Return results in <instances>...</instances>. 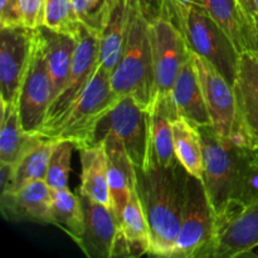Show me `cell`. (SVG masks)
<instances>
[{
  "label": "cell",
  "instance_id": "6da1fadb",
  "mask_svg": "<svg viewBox=\"0 0 258 258\" xmlns=\"http://www.w3.org/2000/svg\"><path fill=\"white\" fill-rule=\"evenodd\" d=\"M188 171L178 159L170 165L136 169V191L150 229V256L171 258L180 231Z\"/></svg>",
  "mask_w": 258,
  "mask_h": 258
},
{
  "label": "cell",
  "instance_id": "e575fe53",
  "mask_svg": "<svg viewBox=\"0 0 258 258\" xmlns=\"http://www.w3.org/2000/svg\"><path fill=\"white\" fill-rule=\"evenodd\" d=\"M24 27L20 0H0V28Z\"/></svg>",
  "mask_w": 258,
  "mask_h": 258
},
{
  "label": "cell",
  "instance_id": "9a60e30c",
  "mask_svg": "<svg viewBox=\"0 0 258 258\" xmlns=\"http://www.w3.org/2000/svg\"><path fill=\"white\" fill-rule=\"evenodd\" d=\"M52 188L45 180L25 184L15 191L0 194V212L10 222L50 224Z\"/></svg>",
  "mask_w": 258,
  "mask_h": 258
},
{
  "label": "cell",
  "instance_id": "7a4b0ae2",
  "mask_svg": "<svg viewBox=\"0 0 258 258\" xmlns=\"http://www.w3.org/2000/svg\"><path fill=\"white\" fill-rule=\"evenodd\" d=\"M203 146V181L217 218V229L236 213L244 174L253 159V149L222 138L213 126H199Z\"/></svg>",
  "mask_w": 258,
  "mask_h": 258
},
{
  "label": "cell",
  "instance_id": "3957f363",
  "mask_svg": "<svg viewBox=\"0 0 258 258\" xmlns=\"http://www.w3.org/2000/svg\"><path fill=\"white\" fill-rule=\"evenodd\" d=\"M180 28L189 50L213 64L234 86L241 53L204 8H174L164 3L163 14Z\"/></svg>",
  "mask_w": 258,
  "mask_h": 258
},
{
  "label": "cell",
  "instance_id": "277c9868",
  "mask_svg": "<svg viewBox=\"0 0 258 258\" xmlns=\"http://www.w3.org/2000/svg\"><path fill=\"white\" fill-rule=\"evenodd\" d=\"M111 85L118 98L130 96L143 107L150 108L153 105L156 88L149 22L144 18L138 0L133 3L125 50L111 73Z\"/></svg>",
  "mask_w": 258,
  "mask_h": 258
},
{
  "label": "cell",
  "instance_id": "cb8c5ba5",
  "mask_svg": "<svg viewBox=\"0 0 258 258\" xmlns=\"http://www.w3.org/2000/svg\"><path fill=\"white\" fill-rule=\"evenodd\" d=\"M233 88L238 121L246 122L258 116V50L241 53Z\"/></svg>",
  "mask_w": 258,
  "mask_h": 258
},
{
  "label": "cell",
  "instance_id": "7402d4cb",
  "mask_svg": "<svg viewBox=\"0 0 258 258\" xmlns=\"http://www.w3.org/2000/svg\"><path fill=\"white\" fill-rule=\"evenodd\" d=\"M133 3L134 0H115L107 24L100 37V63L111 73L125 50L131 25Z\"/></svg>",
  "mask_w": 258,
  "mask_h": 258
},
{
  "label": "cell",
  "instance_id": "ba28073f",
  "mask_svg": "<svg viewBox=\"0 0 258 258\" xmlns=\"http://www.w3.org/2000/svg\"><path fill=\"white\" fill-rule=\"evenodd\" d=\"M149 33L156 95H170L176 77L190 58L191 52L186 45L180 28L165 15L149 23Z\"/></svg>",
  "mask_w": 258,
  "mask_h": 258
},
{
  "label": "cell",
  "instance_id": "836d02e7",
  "mask_svg": "<svg viewBox=\"0 0 258 258\" xmlns=\"http://www.w3.org/2000/svg\"><path fill=\"white\" fill-rule=\"evenodd\" d=\"M45 0H20L23 24L29 29H38L43 24Z\"/></svg>",
  "mask_w": 258,
  "mask_h": 258
},
{
  "label": "cell",
  "instance_id": "d6a6232c",
  "mask_svg": "<svg viewBox=\"0 0 258 258\" xmlns=\"http://www.w3.org/2000/svg\"><path fill=\"white\" fill-rule=\"evenodd\" d=\"M243 20L244 34L249 50H257V5L256 0H237Z\"/></svg>",
  "mask_w": 258,
  "mask_h": 258
},
{
  "label": "cell",
  "instance_id": "30bf717a",
  "mask_svg": "<svg viewBox=\"0 0 258 258\" xmlns=\"http://www.w3.org/2000/svg\"><path fill=\"white\" fill-rule=\"evenodd\" d=\"M98 64H100V38L82 27V30L77 38V47H76L75 58L67 82L50 103L47 118L40 131L54 126L66 115L68 108L88 85Z\"/></svg>",
  "mask_w": 258,
  "mask_h": 258
},
{
  "label": "cell",
  "instance_id": "2e32d148",
  "mask_svg": "<svg viewBox=\"0 0 258 258\" xmlns=\"http://www.w3.org/2000/svg\"><path fill=\"white\" fill-rule=\"evenodd\" d=\"M107 156V181L111 204L117 223L122 219L123 211L136 188V168L120 141L111 135L102 139Z\"/></svg>",
  "mask_w": 258,
  "mask_h": 258
},
{
  "label": "cell",
  "instance_id": "4dcf8cb0",
  "mask_svg": "<svg viewBox=\"0 0 258 258\" xmlns=\"http://www.w3.org/2000/svg\"><path fill=\"white\" fill-rule=\"evenodd\" d=\"M78 19L83 27L97 35L102 34L112 12L115 0H72Z\"/></svg>",
  "mask_w": 258,
  "mask_h": 258
},
{
  "label": "cell",
  "instance_id": "ab89813d",
  "mask_svg": "<svg viewBox=\"0 0 258 258\" xmlns=\"http://www.w3.org/2000/svg\"><path fill=\"white\" fill-rule=\"evenodd\" d=\"M257 5V50H258V0H256Z\"/></svg>",
  "mask_w": 258,
  "mask_h": 258
},
{
  "label": "cell",
  "instance_id": "ac0fdd59",
  "mask_svg": "<svg viewBox=\"0 0 258 258\" xmlns=\"http://www.w3.org/2000/svg\"><path fill=\"white\" fill-rule=\"evenodd\" d=\"M170 95L179 116L197 127L212 125L211 115L204 100L203 90L194 67L191 53L190 58L179 72Z\"/></svg>",
  "mask_w": 258,
  "mask_h": 258
},
{
  "label": "cell",
  "instance_id": "60d3db41",
  "mask_svg": "<svg viewBox=\"0 0 258 258\" xmlns=\"http://www.w3.org/2000/svg\"><path fill=\"white\" fill-rule=\"evenodd\" d=\"M253 153H254V155H256V158H257V160H258V148L253 149Z\"/></svg>",
  "mask_w": 258,
  "mask_h": 258
},
{
  "label": "cell",
  "instance_id": "f35d334b",
  "mask_svg": "<svg viewBox=\"0 0 258 258\" xmlns=\"http://www.w3.org/2000/svg\"><path fill=\"white\" fill-rule=\"evenodd\" d=\"M164 3L173 5L174 8H180V7H190V5H197V7H203V2L202 0H165Z\"/></svg>",
  "mask_w": 258,
  "mask_h": 258
},
{
  "label": "cell",
  "instance_id": "484cf974",
  "mask_svg": "<svg viewBox=\"0 0 258 258\" xmlns=\"http://www.w3.org/2000/svg\"><path fill=\"white\" fill-rule=\"evenodd\" d=\"M50 218L52 226L62 229L76 243L80 242L85 226V213L80 196H76L68 188L52 189Z\"/></svg>",
  "mask_w": 258,
  "mask_h": 258
},
{
  "label": "cell",
  "instance_id": "8fae6325",
  "mask_svg": "<svg viewBox=\"0 0 258 258\" xmlns=\"http://www.w3.org/2000/svg\"><path fill=\"white\" fill-rule=\"evenodd\" d=\"M35 29L0 28V100L18 103L29 67Z\"/></svg>",
  "mask_w": 258,
  "mask_h": 258
},
{
  "label": "cell",
  "instance_id": "4316f807",
  "mask_svg": "<svg viewBox=\"0 0 258 258\" xmlns=\"http://www.w3.org/2000/svg\"><path fill=\"white\" fill-rule=\"evenodd\" d=\"M54 144L55 140L44 138L15 164L14 179L8 191L18 190L25 184L32 183V181L44 180Z\"/></svg>",
  "mask_w": 258,
  "mask_h": 258
},
{
  "label": "cell",
  "instance_id": "e0dca14e",
  "mask_svg": "<svg viewBox=\"0 0 258 258\" xmlns=\"http://www.w3.org/2000/svg\"><path fill=\"white\" fill-rule=\"evenodd\" d=\"M150 229L144 209L141 207L136 188L123 211L118 224L117 237L113 247L112 258H138L150 253Z\"/></svg>",
  "mask_w": 258,
  "mask_h": 258
},
{
  "label": "cell",
  "instance_id": "8d00e7d4",
  "mask_svg": "<svg viewBox=\"0 0 258 258\" xmlns=\"http://www.w3.org/2000/svg\"><path fill=\"white\" fill-rule=\"evenodd\" d=\"M15 164L0 163V194L10 189L14 179Z\"/></svg>",
  "mask_w": 258,
  "mask_h": 258
},
{
  "label": "cell",
  "instance_id": "d590c367",
  "mask_svg": "<svg viewBox=\"0 0 258 258\" xmlns=\"http://www.w3.org/2000/svg\"><path fill=\"white\" fill-rule=\"evenodd\" d=\"M164 2L165 0H138V5L143 13L144 18L149 23L159 19L163 14Z\"/></svg>",
  "mask_w": 258,
  "mask_h": 258
},
{
  "label": "cell",
  "instance_id": "44dd1931",
  "mask_svg": "<svg viewBox=\"0 0 258 258\" xmlns=\"http://www.w3.org/2000/svg\"><path fill=\"white\" fill-rule=\"evenodd\" d=\"M44 139L42 134L28 133L23 127L18 103L2 101L0 163L17 164L30 149Z\"/></svg>",
  "mask_w": 258,
  "mask_h": 258
},
{
  "label": "cell",
  "instance_id": "83f0119b",
  "mask_svg": "<svg viewBox=\"0 0 258 258\" xmlns=\"http://www.w3.org/2000/svg\"><path fill=\"white\" fill-rule=\"evenodd\" d=\"M203 7L212 18L228 34L239 53L248 52L243 20L237 0H202Z\"/></svg>",
  "mask_w": 258,
  "mask_h": 258
},
{
  "label": "cell",
  "instance_id": "d6986e66",
  "mask_svg": "<svg viewBox=\"0 0 258 258\" xmlns=\"http://www.w3.org/2000/svg\"><path fill=\"white\" fill-rule=\"evenodd\" d=\"M38 40L42 45L45 62L53 82V100L67 82L75 58L77 38L54 32L45 27L35 29Z\"/></svg>",
  "mask_w": 258,
  "mask_h": 258
},
{
  "label": "cell",
  "instance_id": "f1b7e54d",
  "mask_svg": "<svg viewBox=\"0 0 258 258\" xmlns=\"http://www.w3.org/2000/svg\"><path fill=\"white\" fill-rule=\"evenodd\" d=\"M42 25L73 38H78L83 27L72 0H45Z\"/></svg>",
  "mask_w": 258,
  "mask_h": 258
},
{
  "label": "cell",
  "instance_id": "1f68e13d",
  "mask_svg": "<svg viewBox=\"0 0 258 258\" xmlns=\"http://www.w3.org/2000/svg\"><path fill=\"white\" fill-rule=\"evenodd\" d=\"M256 201H258V160L256 155H254L248 169H247L246 174H244L241 191H239L238 199H237L236 213H238L241 209H243L244 207H247L248 204L253 203Z\"/></svg>",
  "mask_w": 258,
  "mask_h": 258
},
{
  "label": "cell",
  "instance_id": "603a6c76",
  "mask_svg": "<svg viewBox=\"0 0 258 258\" xmlns=\"http://www.w3.org/2000/svg\"><path fill=\"white\" fill-rule=\"evenodd\" d=\"M78 151L82 171L81 185L78 186L77 193L83 194L92 201L105 204L112 209L107 181V156L105 143L101 141Z\"/></svg>",
  "mask_w": 258,
  "mask_h": 258
},
{
  "label": "cell",
  "instance_id": "4fadbf2b",
  "mask_svg": "<svg viewBox=\"0 0 258 258\" xmlns=\"http://www.w3.org/2000/svg\"><path fill=\"white\" fill-rule=\"evenodd\" d=\"M85 213L83 233L78 247L88 258H112L118 223L110 207L78 193Z\"/></svg>",
  "mask_w": 258,
  "mask_h": 258
},
{
  "label": "cell",
  "instance_id": "9c48e42d",
  "mask_svg": "<svg viewBox=\"0 0 258 258\" xmlns=\"http://www.w3.org/2000/svg\"><path fill=\"white\" fill-rule=\"evenodd\" d=\"M53 101V82L45 62L42 45L35 32L32 57L18 98L23 127L28 133L38 134L47 118Z\"/></svg>",
  "mask_w": 258,
  "mask_h": 258
},
{
  "label": "cell",
  "instance_id": "5b68a950",
  "mask_svg": "<svg viewBox=\"0 0 258 258\" xmlns=\"http://www.w3.org/2000/svg\"><path fill=\"white\" fill-rule=\"evenodd\" d=\"M121 98L111 85V72L100 64L88 85L72 103L66 115L52 127L40 131L50 140H67L75 144L76 150L92 145L93 134L101 118L115 107Z\"/></svg>",
  "mask_w": 258,
  "mask_h": 258
},
{
  "label": "cell",
  "instance_id": "74e56055",
  "mask_svg": "<svg viewBox=\"0 0 258 258\" xmlns=\"http://www.w3.org/2000/svg\"><path fill=\"white\" fill-rule=\"evenodd\" d=\"M238 120V118H237ZM241 122V121H239ZM243 127L246 128L247 134H248L249 139H251V144L253 149L258 148V116L251 118V120L246 121V122H241Z\"/></svg>",
  "mask_w": 258,
  "mask_h": 258
},
{
  "label": "cell",
  "instance_id": "8992f818",
  "mask_svg": "<svg viewBox=\"0 0 258 258\" xmlns=\"http://www.w3.org/2000/svg\"><path fill=\"white\" fill-rule=\"evenodd\" d=\"M106 135L117 139L136 169L149 168L151 163V108L143 107L133 97H122L108 111L93 134L92 145Z\"/></svg>",
  "mask_w": 258,
  "mask_h": 258
},
{
  "label": "cell",
  "instance_id": "f546056e",
  "mask_svg": "<svg viewBox=\"0 0 258 258\" xmlns=\"http://www.w3.org/2000/svg\"><path fill=\"white\" fill-rule=\"evenodd\" d=\"M75 144L67 140H55L48 163L47 175L44 180L52 189L68 188V175L71 170Z\"/></svg>",
  "mask_w": 258,
  "mask_h": 258
},
{
  "label": "cell",
  "instance_id": "ffe728a7",
  "mask_svg": "<svg viewBox=\"0 0 258 258\" xmlns=\"http://www.w3.org/2000/svg\"><path fill=\"white\" fill-rule=\"evenodd\" d=\"M151 163L168 166L176 159L173 120L178 117L171 95H155L151 105Z\"/></svg>",
  "mask_w": 258,
  "mask_h": 258
},
{
  "label": "cell",
  "instance_id": "7c38bea8",
  "mask_svg": "<svg viewBox=\"0 0 258 258\" xmlns=\"http://www.w3.org/2000/svg\"><path fill=\"white\" fill-rule=\"evenodd\" d=\"M191 58L211 115L212 126L219 136L228 138L237 120V100L233 86L206 59L193 52Z\"/></svg>",
  "mask_w": 258,
  "mask_h": 258
},
{
  "label": "cell",
  "instance_id": "d4e9b609",
  "mask_svg": "<svg viewBox=\"0 0 258 258\" xmlns=\"http://www.w3.org/2000/svg\"><path fill=\"white\" fill-rule=\"evenodd\" d=\"M173 143L176 159L190 175L203 179V146L198 127L181 116L173 120Z\"/></svg>",
  "mask_w": 258,
  "mask_h": 258
},
{
  "label": "cell",
  "instance_id": "52a82bcc",
  "mask_svg": "<svg viewBox=\"0 0 258 258\" xmlns=\"http://www.w3.org/2000/svg\"><path fill=\"white\" fill-rule=\"evenodd\" d=\"M217 218L201 179L188 174L180 231L171 258H212Z\"/></svg>",
  "mask_w": 258,
  "mask_h": 258
},
{
  "label": "cell",
  "instance_id": "5bb4252c",
  "mask_svg": "<svg viewBox=\"0 0 258 258\" xmlns=\"http://www.w3.org/2000/svg\"><path fill=\"white\" fill-rule=\"evenodd\" d=\"M258 248V201L218 226L212 258L251 256Z\"/></svg>",
  "mask_w": 258,
  "mask_h": 258
}]
</instances>
